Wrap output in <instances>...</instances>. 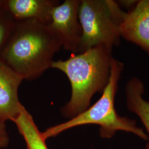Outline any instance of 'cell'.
<instances>
[{
	"mask_svg": "<svg viewBox=\"0 0 149 149\" xmlns=\"http://www.w3.org/2000/svg\"><path fill=\"white\" fill-rule=\"evenodd\" d=\"M61 47V38L50 23L16 21L0 61L23 80H35L52 68L54 56Z\"/></svg>",
	"mask_w": 149,
	"mask_h": 149,
	"instance_id": "1",
	"label": "cell"
},
{
	"mask_svg": "<svg viewBox=\"0 0 149 149\" xmlns=\"http://www.w3.org/2000/svg\"><path fill=\"white\" fill-rule=\"evenodd\" d=\"M112 50L99 45L68 59L54 61L52 68L66 74L71 87L70 100L63 109L64 115L72 118L84 112L93 95L102 93L109 82L114 60Z\"/></svg>",
	"mask_w": 149,
	"mask_h": 149,
	"instance_id": "2",
	"label": "cell"
},
{
	"mask_svg": "<svg viewBox=\"0 0 149 149\" xmlns=\"http://www.w3.org/2000/svg\"><path fill=\"white\" fill-rule=\"evenodd\" d=\"M124 64L114 59L112 64L110 78L100 98L84 112L72 118L69 121L48 129L42 133L44 140L57 135L65 130L86 124H96L100 127V133L103 138H111L118 131L134 134L144 140H148V135L139 127L133 119L120 116L115 108V97Z\"/></svg>",
	"mask_w": 149,
	"mask_h": 149,
	"instance_id": "3",
	"label": "cell"
},
{
	"mask_svg": "<svg viewBox=\"0 0 149 149\" xmlns=\"http://www.w3.org/2000/svg\"><path fill=\"white\" fill-rule=\"evenodd\" d=\"M127 12L113 0H81L79 18L82 38L79 53L99 45L113 48L120 43Z\"/></svg>",
	"mask_w": 149,
	"mask_h": 149,
	"instance_id": "4",
	"label": "cell"
},
{
	"mask_svg": "<svg viewBox=\"0 0 149 149\" xmlns=\"http://www.w3.org/2000/svg\"><path fill=\"white\" fill-rule=\"evenodd\" d=\"M81 0H65L52 12L50 24L61 38L63 47L67 51L79 53L82 28L79 18Z\"/></svg>",
	"mask_w": 149,
	"mask_h": 149,
	"instance_id": "5",
	"label": "cell"
},
{
	"mask_svg": "<svg viewBox=\"0 0 149 149\" xmlns=\"http://www.w3.org/2000/svg\"><path fill=\"white\" fill-rule=\"evenodd\" d=\"M121 36L149 54V0L138 1L127 12L121 27Z\"/></svg>",
	"mask_w": 149,
	"mask_h": 149,
	"instance_id": "6",
	"label": "cell"
},
{
	"mask_svg": "<svg viewBox=\"0 0 149 149\" xmlns=\"http://www.w3.org/2000/svg\"><path fill=\"white\" fill-rule=\"evenodd\" d=\"M23 78L0 61V119L13 120L18 115L23 105L18 91Z\"/></svg>",
	"mask_w": 149,
	"mask_h": 149,
	"instance_id": "7",
	"label": "cell"
},
{
	"mask_svg": "<svg viewBox=\"0 0 149 149\" xmlns=\"http://www.w3.org/2000/svg\"><path fill=\"white\" fill-rule=\"evenodd\" d=\"M58 0H4L3 7L16 21L35 20L49 23Z\"/></svg>",
	"mask_w": 149,
	"mask_h": 149,
	"instance_id": "8",
	"label": "cell"
},
{
	"mask_svg": "<svg viewBox=\"0 0 149 149\" xmlns=\"http://www.w3.org/2000/svg\"><path fill=\"white\" fill-rule=\"evenodd\" d=\"M125 92L128 110L140 118L149 135V102L143 97L144 83L137 77H132L126 84ZM146 149H149V143L146 145Z\"/></svg>",
	"mask_w": 149,
	"mask_h": 149,
	"instance_id": "9",
	"label": "cell"
},
{
	"mask_svg": "<svg viewBox=\"0 0 149 149\" xmlns=\"http://www.w3.org/2000/svg\"><path fill=\"white\" fill-rule=\"evenodd\" d=\"M24 139L27 149H48L45 140L35 124L31 114L23 106L18 115L13 120Z\"/></svg>",
	"mask_w": 149,
	"mask_h": 149,
	"instance_id": "10",
	"label": "cell"
},
{
	"mask_svg": "<svg viewBox=\"0 0 149 149\" xmlns=\"http://www.w3.org/2000/svg\"><path fill=\"white\" fill-rule=\"evenodd\" d=\"M16 23V21L4 7L0 8V55L11 37Z\"/></svg>",
	"mask_w": 149,
	"mask_h": 149,
	"instance_id": "11",
	"label": "cell"
},
{
	"mask_svg": "<svg viewBox=\"0 0 149 149\" xmlns=\"http://www.w3.org/2000/svg\"><path fill=\"white\" fill-rule=\"evenodd\" d=\"M9 137L6 128L5 122L0 119V149L7 146Z\"/></svg>",
	"mask_w": 149,
	"mask_h": 149,
	"instance_id": "12",
	"label": "cell"
},
{
	"mask_svg": "<svg viewBox=\"0 0 149 149\" xmlns=\"http://www.w3.org/2000/svg\"><path fill=\"white\" fill-rule=\"evenodd\" d=\"M4 6V0H0V8H3Z\"/></svg>",
	"mask_w": 149,
	"mask_h": 149,
	"instance_id": "13",
	"label": "cell"
}]
</instances>
